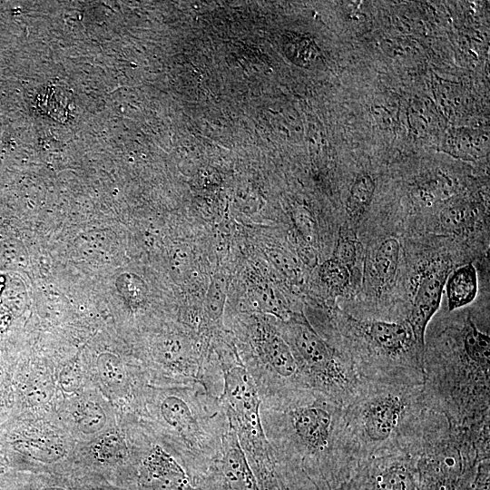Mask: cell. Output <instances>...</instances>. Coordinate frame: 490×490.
<instances>
[{
    "label": "cell",
    "instance_id": "cell-1",
    "mask_svg": "<svg viewBox=\"0 0 490 490\" xmlns=\"http://www.w3.org/2000/svg\"><path fill=\"white\" fill-rule=\"evenodd\" d=\"M221 398L230 414V424L235 423L237 433L251 443L262 446L266 443L260 416V397L252 377L240 366L224 371Z\"/></svg>",
    "mask_w": 490,
    "mask_h": 490
},
{
    "label": "cell",
    "instance_id": "cell-2",
    "mask_svg": "<svg viewBox=\"0 0 490 490\" xmlns=\"http://www.w3.org/2000/svg\"><path fill=\"white\" fill-rule=\"evenodd\" d=\"M447 276V267L432 268L421 277L415 291L413 306L407 322L421 362L426 327L439 309Z\"/></svg>",
    "mask_w": 490,
    "mask_h": 490
},
{
    "label": "cell",
    "instance_id": "cell-3",
    "mask_svg": "<svg viewBox=\"0 0 490 490\" xmlns=\"http://www.w3.org/2000/svg\"><path fill=\"white\" fill-rule=\"evenodd\" d=\"M292 338L299 354L317 377L328 382L344 380L331 349L306 321H294Z\"/></svg>",
    "mask_w": 490,
    "mask_h": 490
},
{
    "label": "cell",
    "instance_id": "cell-4",
    "mask_svg": "<svg viewBox=\"0 0 490 490\" xmlns=\"http://www.w3.org/2000/svg\"><path fill=\"white\" fill-rule=\"evenodd\" d=\"M142 478L149 490H194L185 470L158 446L143 462Z\"/></svg>",
    "mask_w": 490,
    "mask_h": 490
},
{
    "label": "cell",
    "instance_id": "cell-5",
    "mask_svg": "<svg viewBox=\"0 0 490 490\" xmlns=\"http://www.w3.org/2000/svg\"><path fill=\"white\" fill-rule=\"evenodd\" d=\"M220 471L225 490H261L233 428L224 441Z\"/></svg>",
    "mask_w": 490,
    "mask_h": 490
},
{
    "label": "cell",
    "instance_id": "cell-6",
    "mask_svg": "<svg viewBox=\"0 0 490 490\" xmlns=\"http://www.w3.org/2000/svg\"><path fill=\"white\" fill-rule=\"evenodd\" d=\"M404 407L402 399L394 395L380 396L368 402L362 414L367 436L375 442L387 439L397 427Z\"/></svg>",
    "mask_w": 490,
    "mask_h": 490
},
{
    "label": "cell",
    "instance_id": "cell-7",
    "mask_svg": "<svg viewBox=\"0 0 490 490\" xmlns=\"http://www.w3.org/2000/svg\"><path fill=\"white\" fill-rule=\"evenodd\" d=\"M296 435L309 448L324 450L328 444L331 429V415L320 406L297 408L290 413Z\"/></svg>",
    "mask_w": 490,
    "mask_h": 490
},
{
    "label": "cell",
    "instance_id": "cell-8",
    "mask_svg": "<svg viewBox=\"0 0 490 490\" xmlns=\"http://www.w3.org/2000/svg\"><path fill=\"white\" fill-rule=\"evenodd\" d=\"M257 345L263 360L279 376L289 377L296 374L297 361L289 346L278 333L263 328L258 333Z\"/></svg>",
    "mask_w": 490,
    "mask_h": 490
},
{
    "label": "cell",
    "instance_id": "cell-9",
    "mask_svg": "<svg viewBox=\"0 0 490 490\" xmlns=\"http://www.w3.org/2000/svg\"><path fill=\"white\" fill-rule=\"evenodd\" d=\"M366 336L377 347L392 355L405 351L413 339L407 322L372 320L361 323Z\"/></svg>",
    "mask_w": 490,
    "mask_h": 490
},
{
    "label": "cell",
    "instance_id": "cell-10",
    "mask_svg": "<svg viewBox=\"0 0 490 490\" xmlns=\"http://www.w3.org/2000/svg\"><path fill=\"white\" fill-rule=\"evenodd\" d=\"M445 288L449 310L463 308L473 302L478 290L475 266L468 263L456 269L447 276Z\"/></svg>",
    "mask_w": 490,
    "mask_h": 490
},
{
    "label": "cell",
    "instance_id": "cell-11",
    "mask_svg": "<svg viewBox=\"0 0 490 490\" xmlns=\"http://www.w3.org/2000/svg\"><path fill=\"white\" fill-rule=\"evenodd\" d=\"M400 245L397 239L387 238L377 247L373 258L375 279L380 289L391 285L397 270Z\"/></svg>",
    "mask_w": 490,
    "mask_h": 490
},
{
    "label": "cell",
    "instance_id": "cell-12",
    "mask_svg": "<svg viewBox=\"0 0 490 490\" xmlns=\"http://www.w3.org/2000/svg\"><path fill=\"white\" fill-rule=\"evenodd\" d=\"M161 414L172 427L187 438L194 435L197 426L189 405L181 397L169 396L161 404Z\"/></svg>",
    "mask_w": 490,
    "mask_h": 490
},
{
    "label": "cell",
    "instance_id": "cell-13",
    "mask_svg": "<svg viewBox=\"0 0 490 490\" xmlns=\"http://www.w3.org/2000/svg\"><path fill=\"white\" fill-rule=\"evenodd\" d=\"M477 209L466 201H456L446 206L440 213L442 228L455 234L471 230L477 219Z\"/></svg>",
    "mask_w": 490,
    "mask_h": 490
},
{
    "label": "cell",
    "instance_id": "cell-14",
    "mask_svg": "<svg viewBox=\"0 0 490 490\" xmlns=\"http://www.w3.org/2000/svg\"><path fill=\"white\" fill-rule=\"evenodd\" d=\"M13 446L21 454L46 464L60 460L65 454L63 444L49 438L18 440Z\"/></svg>",
    "mask_w": 490,
    "mask_h": 490
},
{
    "label": "cell",
    "instance_id": "cell-15",
    "mask_svg": "<svg viewBox=\"0 0 490 490\" xmlns=\"http://www.w3.org/2000/svg\"><path fill=\"white\" fill-rule=\"evenodd\" d=\"M376 184L368 174H361L354 181L347 200V212L353 220H358L371 203Z\"/></svg>",
    "mask_w": 490,
    "mask_h": 490
},
{
    "label": "cell",
    "instance_id": "cell-16",
    "mask_svg": "<svg viewBox=\"0 0 490 490\" xmlns=\"http://www.w3.org/2000/svg\"><path fill=\"white\" fill-rule=\"evenodd\" d=\"M464 348L471 361L485 368H489L490 338L480 331L470 318L464 334Z\"/></svg>",
    "mask_w": 490,
    "mask_h": 490
},
{
    "label": "cell",
    "instance_id": "cell-17",
    "mask_svg": "<svg viewBox=\"0 0 490 490\" xmlns=\"http://www.w3.org/2000/svg\"><path fill=\"white\" fill-rule=\"evenodd\" d=\"M352 272L333 257L326 260L319 270L325 285L335 292L341 293L349 286Z\"/></svg>",
    "mask_w": 490,
    "mask_h": 490
},
{
    "label": "cell",
    "instance_id": "cell-18",
    "mask_svg": "<svg viewBox=\"0 0 490 490\" xmlns=\"http://www.w3.org/2000/svg\"><path fill=\"white\" fill-rule=\"evenodd\" d=\"M106 423L103 409L95 402L83 403L76 414V424L79 430L87 435L100 432Z\"/></svg>",
    "mask_w": 490,
    "mask_h": 490
},
{
    "label": "cell",
    "instance_id": "cell-19",
    "mask_svg": "<svg viewBox=\"0 0 490 490\" xmlns=\"http://www.w3.org/2000/svg\"><path fill=\"white\" fill-rule=\"evenodd\" d=\"M125 451L124 442L116 433L105 435L93 446L95 457L109 464L120 461L124 456Z\"/></svg>",
    "mask_w": 490,
    "mask_h": 490
},
{
    "label": "cell",
    "instance_id": "cell-20",
    "mask_svg": "<svg viewBox=\"0 0 490 490\" xmlns=\"http://www.w3.org/2000/svg\"><path fill=\"white\" fill-rule=\"evenodd\" d=\"M98 372L102 381L111 388H120L126 379L122 363L110 354L102 355L97 361Z\"/></svg>",
    "mask_w": 490,
    "mask_h": 490
},
{
    "label": "cell",
    "instance_id": "cell-21",
    "mask_svg": "<svg viewBox=\"0 0 490 490\" xmlns=\"http://www.w3.org/2000/svg\"><path fill=\"white\" fill-rule=\"evenodd\" d=\"M118 290L133 306L141 305L146 297L147 289L138 276L125 273L118 278Z\"/></svg>",
    "mask_w": 490,
    "mask_h": 490
},
{
    "label": "cell",
    "instance_id": "cell-22",
    "mask_svg": "<svg viewBox=\"0 0 490 490\" xmlns=\"http://www.w3.org/2000/svg\"><path fill=\"white\" fill-rule=\"evenodd\" d=\"M226 289L225 280L222 278H215L210 285L206 297V310L213 321L219 319L222 314Z\"/></svg>",
    "mask_w": 490,
    "mask_h": 490
},
{
    "label": "cell",
    "instance_id": "cell-23",
    "mask_svg": "<svg viewBox=\"0 0 490 490\" xmlns=\"http://www.w3.org/2000/svg\"><path fill=\"white\" fill-rule=\"evenodd\" d=\"M358 242L349 236H340L333 258L344 264L351 272L358 260Z\"/></svg>",
    "mask_w": 490,
    "mask_h": 490
},
{
    "label": "cell",
    "instance_id": "cell-24",
    "mask_svg": "<svg viewBox=\"0 0 490 490\" xmlns=\"http://www.w3.org/2000/svg\"><path fill=\"white\" fill-rule=\"evenodd\" d=\"M83 375L77 366H70L64 368L59 376V384L66 393L75 391L81 385Z\"/></svg>",
    "mask_w": 490,
    "mask_h": 490
},
{
    "label": "cell",
    "instance_id": "cell-25",
    "mask_svg": "<svg viewBox=\"0 0 490 490\" xmlns=\"http://www.w3.org/2000/svg\"><path fill=\"white\" fill-rule=\"evenodd\" d=\"M295 225L299 232L308 241L312 242L315 239V227L314 221L309 214L305 212H299L296 214Z\"/></svg>",
    "mask_w": 490,
    "mask_h": 490
},
{
    "label": "cell",
    "instance_id": "cell-26",
    "mask_svg": "<svg viewBox=\"0 0 490 490\" xmlns=\"http://www.w3.org/2000/svg\"><path fill=\"white\" fill-rule=\"evenodd\" d=\"M53 389L46 381L37 382L32 386L28 392V399L32 404L46 402L52 396Z\"/></svg>",
    "mask_w": 490,
    "mask_h": 490
},
{
    "label": "cell",
    "instance_id": "cell-27",
    "mask_svg": "<svg viewBox=\"0 0 490 490\" xmlns=\"http://www.w3.org/2000/svg\"><path fill=\"white\" fill-rule=\"evenodd\" d=\"M39 490H67V489L59 487V486H44V487L40 488Z\"/></svg>",
    "mask_w": 490,
    "mask_h": 490
},
{
    "label": "cell",
    "instance_id": "cell-28",
    "mask_svg": "<svg viewBox=\"0 0 490 490\" xmlns=\"http://www.w3.org/2000/svg\"><path fill=\"white\" fill-rule=\"evenodd\" d=\"M3 380H4V371H3V369L0 368V386H1V384L3 383Z\"/></svg>",
    "mask_w": 490,
    "mask_h": 490
}]
</instances>
